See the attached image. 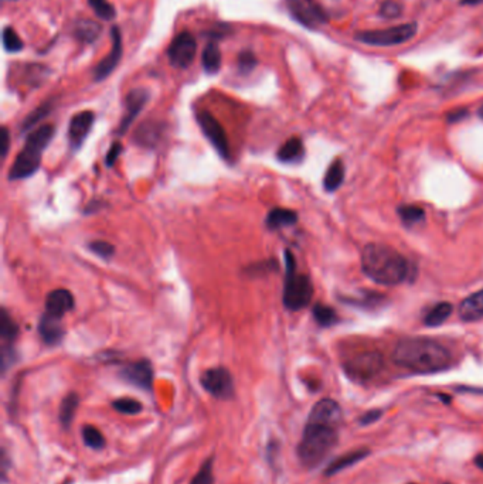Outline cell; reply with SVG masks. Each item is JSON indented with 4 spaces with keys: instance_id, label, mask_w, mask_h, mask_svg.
<instances>
[{
    "instance_id": "12",
    "label": "cell",
    "mask_w": 483,
    "mask_h": 484,
    "mask_svg": "<svg viewBox=\"0 0 483 484\" xmlns=\"http://www.w3.org/2000/svg\"><path fill=\"white\" fill-rule=\"evenodd\" d=\"M111 40H112V46L111 50L108 53V56L105 59H103L97 67L94 69V81L95 83H101L104 80H107L118 67L122 54H124V46H122V35H121V29L118 26H112L111 28Z\"/></svg>"
},
{
    "instance_id": "40",
    "label": "cell",
    "mask_w": 483,
    "mask_h": 484,
    "mask_svg": "<svg viewBox=\"0 0 483 484\" xmlns=\"http://www.w3.org/2000/svg\"><path fill=\"white\" fill-rule=\"evenodd\" d=\"M401 12H402L401 5L394 2V0H385L380 8V15L385 19H395L401 15Z\"/></svg>"
},
{
    "instance_id": "44",
    "label": "cell",
    "mask_w": 483,
    "mask_h": 484,
    "mask_svg": "<svg viewBox=\"0 0 483 484\" xmlns=\"http://www.w3.org/2000/svg\"><path fill=\"white\" fill-rule=\"evenodd\" d=\"M465 115H466V111H465V110H459V111L450 112V114L448 115V121H449V122H455V121L462 119Z\"/></svg>"
},
{
    "instance_id": "23",
    "label": "cell",
    "mask_w": 483,
    "mask_h": 484,
    "mask_svg": "<svg viewBox=\"0 0 483 484\" xmlns=\"http://www.w3.org/2000/svg\"><path fill=\"white\" fill-rule=\"evenodd\" d=\"M368 454V450L367 449H356V450H351V451H347L346 454H342L339 456L337 459H334L329 466L325 470V474L326 476H333L356 463H359L360 460H363L366 456Z\"/></svg>"
},
{
    "instance_id": "15",
    "label": "cell",
    "mask_w": 483,
    "mask_h": 484,
    "mask_svg": "<svg viewBox=\"0 0 483 484\" xmlns=\"http://www.w3.org/2000/svg\"><path fill=\"white\" fill-rule=\"evenodd\" d=\"M121 377L127 382H129L135 386H139L145 391L152 389L153 368H152L151 361H148V360H139V361H134V362L127 364L121 370Z\"/></svg>"
},
{
    "instance_id": "16",
    "label": "cell",
    "mask_w": 483,
    "mask_h": 484,
    "mask_svg": "<svg viewBox=\"0 0 483 484\" xmlns=\"http://www.w3.org/2000/svg\"><path fill=\"white\" fill-rule=\"evenodd\" d=\"M342 420V408L333 399H322L312 408L308 422L337 427Z\"/></svg>"
},
{
    "instance_id": "9",
    "label": "cell",
    "mask_w": 483,
    "mask_h": 484,
    "mask_svg": "<svg viewBox=\"0 0 483 484\" xmlns=\"http://www.w3.org/2000/svg\"><path fill=\"white\" fill-rule=\"evenodd\" d=\"M197 52V43L192 33L182 32L170 43L168 49V59L175 69H187L194 61Z\"/></svg>"
},
{
    "instance_id": "32",
    "label": "cell",
    "mask_w": 483,
    "mask_h": 484,
    "mask_svg": "<svg viewBox=\"0 0 483 484\" xmlns=\"http://www.w3.org/2000/svg\"><path fill=\"white\" fill-rule=\"evenodd\" d=\"M313 317L316 320V323L322 327H329L332 324H334L337 321V314L336 312L329 307V306H325V305H315L313 307Z\"/></svg>"
},
{
    "instance_id": "22",
    "label": "cell",
    "mask_w": 483,
    "mask_h": 484,
    "mask_svg": "<svg viewBox=\"0 0 483 484\" xmlns=\"http://www.w3.org/2000/svg\"><path fill=\"white\" fill-rule=\"evenodd\" d=\"M277 158L281 163H299L305 158V148L301 138L288 139L278 150Z\"/></svg>"
},
{
    "instance_id": "33",
    "label": "cell",
    "mask_w": 483,
    "mask_h": 484,
    "mask_svg": "<svg viewBox=\"0 0 483 484\" xmlns=\"http://www.w3.org/2000/svg\"><path fill=\"white\" fill-rule=\"evenodd\" d=\"M4 47L8 53L15 54L25 49L23 40L19 37L16 30L13 28H5L4 29Z\"/></svg>"
},
{
    "instance_id": "38",
    "label": "cell",
    "mask_w": 483,
    "mask_h": 484,
    "mask_svg": "<svg viewBox=\"0 0 483 484\" xmlns=\"http://www.w3.org/2000/svg\"><path fill=\"white\" fill-rule=\"evenodd\" d=\"M190 484H214V474H213V460L209 459L202 468L197 471L194 478Z\"/></svg>"
},
{
    "instance_id": "25",
    "label": "cell",
    "mask_w": 483,
    "mask_h": 484,
    "mask_svg": "<svg viewBox=\"0 0 483 484\" xmlns=\"http://www.w3.org/2000/svg\"><path fill=\"white\" fill-rule=\"evenodd\" d=\"M202 66L206 74L214 76L221 69V52L217 42H210L206 49L203 50L202 56Z\"/></svg>"
},
{
    "instance_id": "7",
    "label": "cell",
    "mask_w": 483,
    "mask_h": 484,
    "mask_svg": "<svg viewBox=\"0 0 483 484\" xmlns=\"http://www.w3.org/2000/svg\"><path fill=\"white\" fill-rule=\"evenodd\" d=\"M197 124L203 135L209 139L217 153L227 162H231V148L227 138V134L219 119L211 115L209 111H200L196 114Z\"/></svg>"
},
{
    "instance_id": "11",
    "label": "cell",
    "mask_w": 483,
    "mask_h": 484,
    "mask_svg": "<svg viewBox=\"0 0 483 484\" xmlns=\"http://www.w3.org/2000/svg\"><path fill=\"white\" fill-rule=\"evenodd\" d=\"M292 18L308 29H316L326 23L327 16L315 0H286Z\"/></svg>"
},
{
    "instance_id": "28",
    "label": "cell",
    "mask_w": 483,
    "mask_h": 484,
    "mask_svg": "<svg viewBox=\"0 0 483 484\" xmlns=\"http://www.w3.org/2000/svg\"><path fill=\"white\" fill-rule=\"evenodd\" d=\"M343 179H344V166L342 160L337 159L327 169L325 180H323V186L327 191H334L340 187V184L343 183Z\"/></svg>"
},
{
    "instance_id": "21",
    "label": "cell",
    "mask_w": 483,
    "mask_h": 484,
    "mask_svg": "<svg viewBox=\"0 0 483 484\" xmlns=\"http://www.w3.org/2000/svg\"><path fill=\"white\" fill-rule=\"evenodd\" d=\"M296 223H298V214L289 208H282V207L271 208L265 218V224L268 230L271 231H277L284 227H291Z\"/></svg>"
},
{
    "instance_id": "41",
    "label": "cell",
    "mask_w": 483,
    "mask_h": 484,
    "mask_svg": "<svg viewBox=\"0 0 483 484\" xmlns=\"http://www.w3.org/2000/svg\"><path fill=\"white\" fill-rule=\"evenodd\" d=\"M122 150H124V146H122V143H121V142H114V143L111 145V148L108 149V152H107V156H105V165H107L108 167H112V166L117 163L118 158L121 156Z\"/></svg>"
},
{
    "instance_id": "5",
    "label": "cell",
    "mask_w": 483,
    "mask_h": 484,
    "mask_svg": "<svg viewBox=\"0 0 483 484\" xmlns=\"http://www.w3.org/2000/svg\"><path fill=\"white\" fill-rule=\"evenodd\" d=\"M313 296V286L308 275L296 272V259L293 254L285 251V282L282 302L288 310L298 312L306 307Z\"/></svg>"
},
{
    "instance_id": "30",
    "label": "cell",
    "mask_w": 483,
    "mask_h": 484,
    "mask_svg": "<svg viewBox=\"0 0 483 484\" xmlns=\"http://www.w3.org/2000/svg\"><path fill=\"white\" fill-rule=\"evenodd\" d=\"M159 134H161V128L159 125H152L151 122L148 124H144L139 129H138V135H135V142H138L139 145L142 146H146V148H152L153 145L158 143L159 141Z\"/></svg>"
},
{
    "instance_id": "4",
    "label": "cell",
    "mask_w": 483,
    "mask_h": 484,
    "mask_svg": "<svg viewBox=\"0 0 483 484\" xmlns=\"http://www.w3.org/2000/svg\"><path fill=\"white\" fill-rule=\"evenodd\" d=\"M337 443V429L308 422L298 446V456L306 467L318 466Z\"/></svg>"
},
{
    "instance_id": "17",
    "label": "cell",
    "mask_w": 483,
    "mask_h": 484,
    "mask_svg": "<svg viewBox=\"0 0 483 484\" xmlns=\"http://www.w3.org/2000/svg\"><path fill=\"white\" fill-rule=\"evenodd\" d=\"M76 306L74 296L67 289H54L46 297V312L47 314L63 319Z\"/></svg>"
},
{
    "instance_id": "37",
    "label": "cell",
    "mask_w": 483,
    "mask_h": 484,
    "mask_svg": "<svg viewBox=\"0 0 483 484\" xmlns=\"http://www.w3.org/2000/svg\"><path fill=\"white\" fill-rule=\"evenodd\" d=\"M258 61H257V57L250 50H243L238 57H237V67H238V71L241 74H250L254 71V69L257 67Z\"/></svg>"
},
{
    "instance_id": "27",
    "label": "cell",
    "mask_w": 483,
    "mask_h": 484,
    "mask_svg": "<svg viewBox=\"0 0 483 484\" xmlns=\"http://www.w3.org/2000/svg\"><path fill=\"white\" fill-rule=\"evenodd\" d=\"M78 403H80V398L77 394L71 392L69 394L62 405H60V411H59V419L62 422V425L64 427H70L73 419H74V415H76V411L78 408Z\"/></svg>"
},
{
    "instance_id": "10",
    "label": "cell",
    "mask_w": 483,
    "mask_h": 484,
    "mask_svg": "<svg viewBox=\"0 0 483 484\" xmlns=\"http://www.w3.org/2000/svg\"><path fill=\"white\" fill-rule=\"evenodd\" d=\"M202 386L214 398L228 399L234 395V381L230 371L224 367L206 370L200 378Z\"/></svg>"
},
{
    "instance_id": "8",
    "label": "cell",
    "mask_w": 483,
    "mask_h": 484,
    "mask_svg": "<svg viewBox=\"0 0 483 484\" xmlns=\"http://www.w3.org/2000/svg\"><path fill=\"white\" fill-rule=\"evenodd\" d=\"M383 368V357L376 351L356 354L344 364L347 375L356 381H368Z\"/></svg>"
},
{
    "instance_id": "47",
    "label": "cell",
    "mask_w": 483,
    "mask_h": 484,
    "mask_svg": "<svg viewBox=\"0 0 483 484\" xmlns=\"http://www.w3.org/2000/svg\"><path fill=\"white\" fill-rule=\"evenodd\" d=\"M479 117L483 119V105L479 108Z\"/></svg>"
},
{
    "instance_id": "19",
    "label": "cell",
    "mask_w": 483,
    "mask_h": 484,
    "mask_svg": "<svg viewBox=\"0 0 483 484\" xmlns=\"http://www.w3.org/2000/svg\"><path fill=\"white\" fill-rule=\"evenodd\" d=\"M459 317L463 321L483 319V289L467 296L459 306Z\"/></svg>"
},
{
    "instance_id": "43",
    "label": "cell",
    "mask_w": 483,
    "mask_h": 484,
    "mask_svg": "<svg viewBox=\"0 0 483 484\" xmlns=\"http://www.w3.org/2000/svg\"><path fill=\"white\" fill-rule=\"evenodd\" d=\"M9 145H11V135L8 128H2V146H0V152H2V156L5 158L9 152Z\"/></svg>"
},
{
    "instance_id": "34",
    "label": "cell",
    "mask_w": 483,
    "mask_h": 484,
    "mask_svg": "<svg viewBox=\"0 0 483 484\" xmlns=\"http://www.w3.org/2000/svg\"><path fill=\"white\" fill-rule=\"evenodd\" d=\"M83 439L86 444L94 450H101L105 446V439L104 435L94 426H84L83 429Z\"/></svg>"
},
{
    "instance_id": "42",
    "label": "cell",
    "mask_w": 483,
    "mask_h": 484,
    "mask_svg": "<svg viewBox=\"0 0 483 484\" xmlns=\"http://www.w3.org/2000/svg\"><path fill=\"white\" fill-rule=\"evenodd\" d=\"M381 413H383V412L378 411V409L368 411V412H366V413L360 418V423H361V425H370V423L378 420L380 416H381Z\"/></svg>"
},
{
    "instance_id": "46",
    "label": "cell",
    "mask_w": 483,
    "mask_h": 484,
    "mask_svg": "<svg viewBox=\"0 0 483 484\" xmlns=\"http://www.w3.org/2000/svg\"><path fill=\"white\" fill-rule=\"evenodd\" d=\"M480 2H483V0H462L463 5H476Z\"/></svg>"
},
{
    "instance_id": "24",
    "label": "cell",
    "mask_w": 483,
    "mask_h": 484,
    "mask_svg": "<svg viewBox=\"0 0 483 484\" xmlns=\"http://www.w3.org/2000/svg\"><path fill=\"white\" fill-rule=\"evenodd\" d=\"M19 326L8 312V309H2L0 312V338H2V346H13L15 340L19 337Z\"/></svg>"
},
{
    "instance_id": "26",
    "label": "cell",
    "mask_w": 483,
    "mask_h": 484,
    "mask_svg": "<svg viewBox=\"0 0 483 484\" xmlns=\"http://www.w3.org/2000/svg\"><path fill=\"white\" fill-rule=\"evenodd\" d=\"M56 107L54 100H47L42 105H39L36 110H33L22 122V132L32 131L39 122H42L45 118H47Z\"/></svg>"
},
{
    "instance_id": "18",
    "label": "cell",
    "mask_w": 483,
    "mask_h": 484,
    "mask_svg": "<svg viewBox=\"0 0 483 484\" xmlns=\"http://www.w3.org/2000/svg\"><path fill=\"white\" fill-rule=\"evenodd\" d=\"M39 334L46 346H59L66 336L62 319L45 313L39 323Z\"/></svg>"
},
{
    "instance_id": "31",
    "label": "cell",
    "mask_w": 483,
    "mask_h": 484,
    "mask_svg": "<svg viewBox=\"0 0 483 484\" xmlns=\"http://www.w3.org/2000/svg\"><path fill=\"white\" fill-rule=\"evenodd\" d=\"M90 8L94 13L104 22H112L117 18L115 6L111 5L108 0H88Z\"/></svg>"
},
{
    "instance_id": "35",
    "label": "cell",
    "mask_w": 483,
    "mask_h": 484,
    "mask_svg": "<svg viewBox=\"0 0 483 484\" xmlns=\"http://www.w3.org/2000/svg\"><path fill=\"white\" fill-rule=\"evenodd\" d=\"M398 214H400L402 223L407 225H414L417 223H421L425 217L424 210L417 207V206H401L398 208Z\"/></svg>"
},
{
    "instance_id": "13",
    "label": "cell",
    "mask_w": 483,
    "mask_h": 484,
    "mask_svg": "<svg viewBox=\"0 0 483 484\" xmlns=\"http://www.w3.org/2000/svg\"><path fill=\"white\" fill-rule=\"evenodd\" d=\"M95 121L93 111H83L76 114L69 125V143L73 152H77L88 138Z\"/></svg>"
},
{
    "instance_id": "14",
    "label": "cell",
    "mask_w": 483,
    "mask_h": 484,
    "mask_svg": "<svg viewBox=\"0 0 483 484\" xmlns=\"http://www.w3.org/2000/svg\"><path fill=\"white\" fill-rule=\"evenodd\" d=\"M148 101H149V93L144 88H135L127 94V97H125V114L121 119L117 135L121 136L129 129V126L134 124V121L142 112V110Z\"/></svg>"
},
{
    "instance_id": "2",
    "label": "cell",
    "mask_w": 483,
    "mask_h": 484,
    "mask_svg": "<svg viewBox=\"0 0 483 484\" xmlns=\"http://www.w3.org/2000/svg\"><path fill=\"white\" fill-rule=\"evenodd\" d=\"M363 272L378 285H398L408 275L405 258L384 244H368L361 254Z\"/></svg>"
},
{
    "instance_id": "45",
    "label": "cell",
    "mask_w": 483,
    "mask_h": 484,
    "mask_svg": "<svg viewBox=\"0 0 483 484\" xmlns=\"http://www.w3.org/2000/svg\"><path fill=\"white\" fill-rule=\"evenodd\" d=\"M475 463L477 467H480L483 470V454H479L476 459H475Z\"/></svg>"
},
{
    "instance_id": "39",
    "label": "cell",
    "mask_w": 483,
    "mask_h": 484,
    "mask_svg": "<svg viewBox=\"0 0 483 484\" xmlns=\"http://www.w3.org/2000/svg\"><path fill=\"white\" fill-rule=\"evenodd\" d=\"M88 248L103 259H111L115 254V247L107 241H93Z\"/></svg>"
},
{
    "instance_id": "20",
    "label": "cell",
    "mask_w": 483,
    "mask_h": 484,
    "mask_svg": "<svg viewBox=\"0 0 483 484\" xmlns=\"http://www.w3.org/2000/svg\"><path fill=\"white\" fill-rule=\"evenodd\" d=\"M103 26L91 19H80L73 26V36L84 45H91L98 40Z\"/></svg>"
},
{
    "instance_id": "3",
    "label": "cell",
    "mask_w": 483,
    "mask_h": 484,
    "mask_svg": "<svg viewBox=\"0 0 483 484\" xmlns=\"http://www.w3.org/2000/svg\"><path fill=\"white\" fill-rule=\"evenodd\" d=\"M56 134V126L53 124L42 125L40 128L32 131L26 138V143L22 152L15 159L13 166L9 172L11 180H23L33 176L40 165L43 152L50 145Z\"/></svg>"
},
{
    "instance_id": "29",
    "label": "cell",
    "mask_w": 483,
    "mask_h": 484,
    "mask_svg": "<svg viewBox=\"0 0 483 484\" xmlns=\"http://www.w3.org/2000/svg\"><path fill=\"white\" fill-rule=\"evenodd\" d=\"M452 313V305L442 302L438 303L436 306H433L426 316L424 317V323L429 327H435V326H441Z\"/></svg>"
},
{
    "instance_id": "36",
    "label": "cell",
    "mask_w": 483,
    "mask_h": 484,
    "mask_svg": "<svg viewBox=\"0 0 483 484\" xmlns=\"http://www.w3.org/2000/svg\"><path fill=\"white\" fill-rule=\"evenodd\" d=\"M112 408L125 415H136L142 411V403L134 398H120L112 402Z\"/></svg>"
},
{
    "instance_id": "1",
    "label": "cell",
    "mask_w": 483,
    "mask_h": 484,
    "mask_svg": "<svg viewBox=\"0 0 483 484\" xmlns=\"http://www.w3.org/2000/svg\"><path fill=\"white\" fill-rule=\"evenodd\" d=\"M392 361L412 372L429 374L446 370L450 364V354L433 340L405 338L395 346Z\"/></svg>"
},
{
    "instance_id": "6",
    "label": "cell",
    "mask_w": 483,
    "mask_h": 484,
    "mask_svg": "<svg viewBox=\"0 0 483 484\" xmlns=\"http://www.w3.org/2000/svg\"><path fill=\"white\" fill-rule=\"evenodd\" d=\"M417 30H418L417 23L409 22L405 25H398L388 29H383V30L359 32L356 35V40L367 46L390 47V46H398L411 40L417 35Z\"/></svg>"
}]
</instances>
